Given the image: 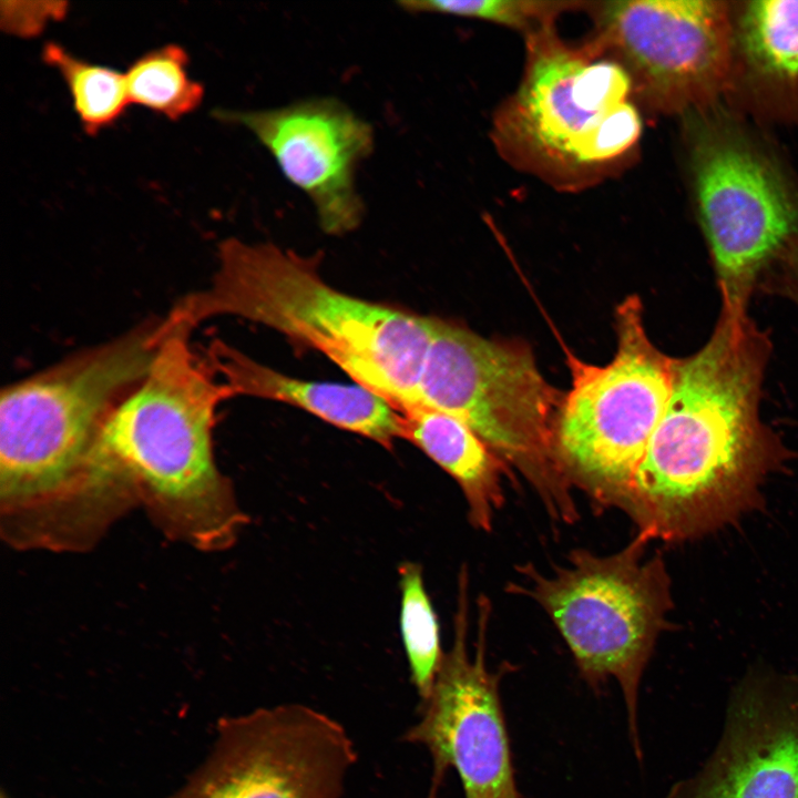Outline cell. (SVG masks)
I'll return each instance as SVG.
<instances>
[{"mask_svg": "<svg viewBox=\"0 0 798 798\" xmlns=\"http://www.w3.org/2000/svg\"><path fill=\"white\" fill-rule=\"evenodd\" d=\"M771 344L720 311L707 342L674 360L671 397L632 480L625 513L649 541L699 538L755 509L789 451L759 417Z\"/></svg>", "mask_w": 798, "mask_h": 798, "instance_id": "6da1fadb", "label": "cell"}, {"mask_svg": "<svg viewBox=\"0 0 798 798\" xmlns=\"http://www.w3.org/2000/svg\"><path fill=\"white\" fill-rule=\"evenodd\" d=\"M156 325L2 389L0 531L17 550L82 552L121 518L90 469L101 427L150 371Z\"/></svg>", "mask_w": 798, "mask_h": 798, "instance_id": "7a4b0ae2", "label": "cell"}, {"mask_svg": "<svg viewBox=\"0 0 798 798\" xmlns=\"http://www.w3.org/2000/svg\"><path fill=\"white\" fill-rule=\"evenodd\" d=\"M156 330L150 371L108 415L90 460L133 493L167 539L223 551L247 522L213 449L215 411L229 396L193 351L192 329L158 323Z\"/></svg>", "mask_w": 798, "mask_h": 798, "instance_id": "3957f363", "label": "cell"}, {"mask_svg": "<svg viewBox=\"0 0 798 798\" xmlns=\"http://www.w3.org/2000/svg\"><path fill=\"white\" fill-rule=\"evenodd\" d=\"M211 284L182 298L164 323L193 329L234 316L273 328L328 357L399 411L419 405L431 321L328 285L318 258L273 243L227 238Z\"/></svg>", "mask_w": 798, "mask_h": 798, "instance_id": "277c9868", "label": "cell"}, {"mask_svg": "<svg viewBox=\"0 0 798 798\" xmlns=\"http://www.w3.org/2000/svg\"><path fill=\"white\" fill-rule=\"evenodd\" d=\"M430 321L419 405L463 421L523 474L554 521L574 523L573 487L555 448L565 395L545 380L523 342L488 339L439 318Z\"/></svg>", "mask_w": 798, "mask_h": 798, "instance_id": "5b68a950", "label": "cell"}, {"mask_svg": "<svg viewBox=\"0 0 798 798\" xmlns=\"http://www.w3.org/2000/svg\"><path fill=\"white\" fill-rule=\"evenodd\" d=\"M684 115L692 195L722 310L746 316L761 275L798 237V186L776 154L718 102Z\"/></svg>", "mask_w": 798, "mask_h": 798, "instance_id": "8992f818", "label": "cell"}, {"mask_svg": "<svg viewBox=\"0 0 798 798\" xmlns=\"http://www.w3.org/2000/svg\"><path fill=\"white\" fill-rule=\"evenodd\" d=\"M648 542L637 533L610 555L574 550L567 564L551 575L525 564L519 569L524 582L510 585L513 593L531 597L549 615L586 683L593 688L608 677L618 683L640 758V683L673 607L664 560L644 557Z\"/></svg>", "mask_w": 798, "mask_h": 798, "instance_id": "52a82bcc", "label": "cell"}, {"mask_svg": "<svg viewBox=\"0 0 798 798\" xmlns=\"http://www.w3.org/2000/svg\"><path fill=\"white\" fill-rule=\"evenodd\" d=\"M617 349L605 366L566 354L572 386L561 407L555 448L572 487L602 508L625 511L635 471L667 407L673 358L648 338L638 296L615 309Z\"/></svg>", "mask_w": 798, "mask_h": 798, "instance_id": "ba28073f", "label": "cell"}, {"mask_svg": "<svg viewBox=\"0 0 798 798\" xmlns=\"http://www.w3.org/2000/svg\"><path fill=\"white\" fill-rule=\"evenodd\" d=\"M357 753L346 729L303 704L218 720L205 761L170 798H340Z\"/></svg>", "mask_w": 798, "mask_h": 798, "instance_id": "9c48e42d", "label": "cell"}, {"mask_svg": "<svg viewBox=\"0 0 798 798\" xmlns=\"http://www.w3.org/2000/svg\"><path fill=\"white\" fill-rule=\"evenodd\" d=\"M468 573L459 576L454 640L443 657L429 697L421 702V718L403 739L427 748L433 777L429 798L449 768L462 782L466 798H520L502 714L499 684L503 671L485 664L489 598L478 601L474 655L467 648Z\"/></svg>", "mask_w": 798, "mask_h": 798, "instance_id": "30bf717a", "label": "cell"}, {"mask_svg": "<svg viewBox=\"0 0 798 798\" xmlns=\"http://www.w3.org/2000/svg\"><path fill=\"white\" fill-rule=\"evenodd\" d=\"M633 79L615 61L552 48L530 63L511 105L514 135L546 162L593 168L640 140L642 120L628 96Z\"/></svg>", "mask_w": 798, "mask_h": 798, "instance_id": "8fae6325", "label": "cell"}, {"mask_svg": "<svg viewBox=\"0 0 798 798\" xmlns=\"http://www.w3.org/2000/svg\"><path fill=\"white\" fill-rule=\"evenodd\" d=\"M603 34L659 106L684 113L718 102L732 66V4L717 0L603 3ZM631 74V76H632Z\"/></svg>", "mask_w": 798, "mask_h": 798, "instance_id": "7c38bea8", "label": "cell"}, {"mask_svg": "<svg viewBox=\"0 0 798 798\" xmlns=\"http://www.w3.org/2000/svg\"><path fill=\"white\" fill-rule=\"evenodd\" d=\"M214 116L248 130L301 191L323 232L342 236L359 227L365 203L357 170L375 147L372 125L332 96L307 98L259 110L218 109Z\"/></svg>", "mask_w": 798, "mask_h": 798, "instance_id": "4fadbf2b", "label": "cell"}, {"mask_svg": "<svg viewBox=\"0 0 798 798\" xmlns=\"http://www.w3.org/2000/svg\"><path fill=\"white\" fill-rule=\"evenodd\" d=\"M666 798H798V674L746 672L715 747Z\"/></svg>", "mask_w": 798, "mask_h": 798, "instance_id": "5bb4252c", "label": "cell"}, {"mask_svg": "<svg viewBox=\"0 0 798 798\" xmlns=\"http://www.w3.org/2000/svg\"><path fill=\"white\" fill-rule=\"evenodd\" d=\"M732 4L726 94L764 117L798 122V0Z\"/></svg>", "mask_w": 798, "mask_h": 798, "instance_id": "9a60e30c", "label": "cell"}, {"mask_svg": "<svg viewBox=\"0 0 798 798\" xmlns=\"http://www.w3.org/2000/svg\"><path fill=\"white\" fill-rule=\"evenodd\" d=\"M206 359L229 398L250 396L285 402L340 429L391 448L400 438V411L361 385L307 381L286 376L215 340Z\"/></svg>", "mask_w": 798, "mask_h": 798, "instance_id": "2e32d148", "label": "cell"}, {"mask_svg": "<svg viewBox=\"0 0 798 798\" xmlns=\"http://www.w3.org/2000/svg\"><path fill=\"white\" fill-rule=\"evenodd\" d=\"M400 438L417 446L458 482L470 523L490 531L504 501L502 478H513L511 469L463 421L422 405L400 411Z\"/></svg>", "mask_w": 798, "mask_h": 798, "instance_id": "e0dca14e", "label": "cell"}, {"mask_svg": "<svg viewBox=\"0 0 798 798\" xmlns=\"http://www.w3.org/2000/svg\"><path fill=\"white\" fill-rule=\"evenodd\" d=\"M42 60L64 81L88 134H98L124 115L130 104L125 73L79 58L54 41L43 45Z\"/></svg>", "mask_w": 798, "mask_h": 798, "instance_id": "ac0fdd59", "label": "cell"}, {"mask_svg": "<svg viewBox=\"0 0 798 798\" xmlns=\"http://www.w3.org/2000/svg\"><path fill=\"white\" fill-rule=\"evenodd\" d=\"M187 52L165 44L136 58L125 73L130 103L168 120L193 113L203 102L204 86L188 71Z\"/></svg>", "mask_w": 798, "mask_h": 798, "instance_id": "d6986e66", "label": "cell"}, {"mask_svg": "<svg viewBox=\"0 0 798 798\" xmlns=\"http://www.w3.org/2000/svg\"><path fill=\"white\" fill-rule=\"evenodd\" d=\"M399 574L401 636L411 681L423 702L432 690L443 657L438 620L420 567L413 563H405L400 566Z\"/></svg>", "mask_w": 798, "mask_h": 798, "instance_id": "ffe728a7", "label": "cell"}, {"mask_svg": "<svg viewBox=\"0 0 798 798\" xmlns=\"http://www.w3.org/2000/svg\"><path fill=\"white\" fill-rule=\"evenodd\" d=\"M398 7L413 14H446L528 29L550 11V2L523 0H405Z\"/></svg>", "mask_w": 798, "mask_h": 798, "instance_id": "44dd1931", "label": "cell"}, {"mask_svg": "<svg viewBox=\"0 0 798 798\" xmlns=\"http://www.w3.org/2000/svg\"><path fill=\"white\" fill-rule=\"evenodd\" d=\"M768 291L798 305V243L775 265L768 277Z\"/></svg>", "mask_w": 798, "mask_h": 798, "instance_id": "7402d4cb", "label": "cell"}]
</instances>
